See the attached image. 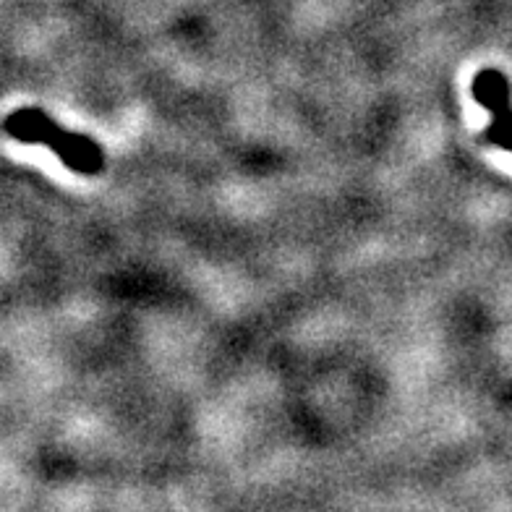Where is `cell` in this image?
<instances>
[{
  "mask_svg": "<svg viewBox=\"0 0 512 512\" xmlns=\"http://www.w3.org/2000/svg\"><path fill=\"white\" fill-rule=\"evenodd\" d=\"M6 134L16 142L24 144H45L61 157L66 168L84 173V176H97L105 170V152L95 139H89L87 134H76L68 128L58 126L48 113H42L37 108L14 110L8 115Z\"/></svg>",
  "mask_w": 512,
  "mask_h": 512,
  "instance_id": "cell-1",
  "label": "cell"
},
{
  "mask_svg": "<svg viewBox=\"0 0 512 512\" xmlns=\"http://www.w3.org/2000/svg\"><path fill=\"white\" fill-rule=\"evenodd\" d=\"M473 97L484 108L492 110V123L484 131V139L489 144L505 147L512 152V108H510V84L505 74H499L497 68L479 71L473 79Z\"/></svg>",
  "mask_w": 512,
  "mask_h": 512,
  "instance_id": "cell-2",
  "label": "cell"
}]
</instances>
